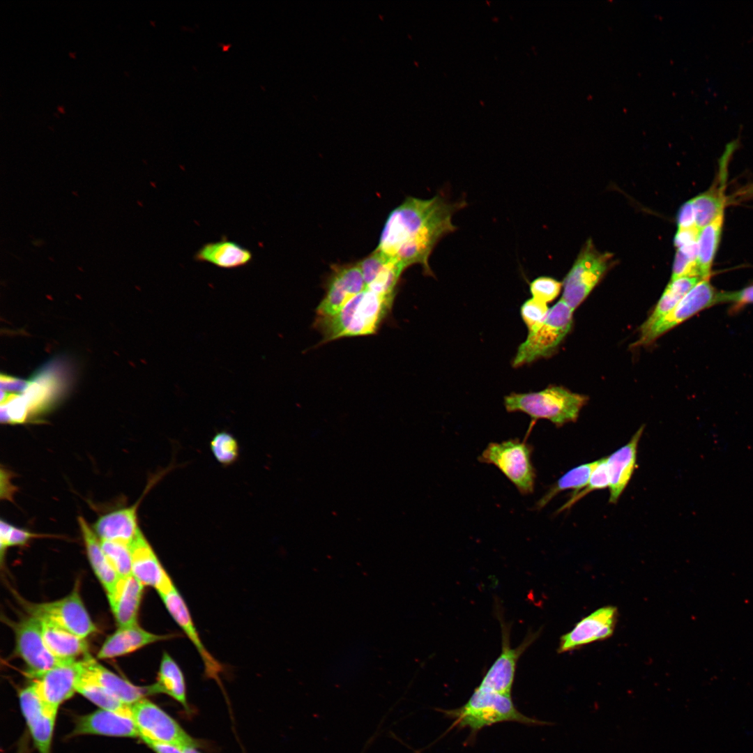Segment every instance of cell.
Wrapping results in <instances>:
<instances>
[{"instance_id": "2e32d148", "label": "cell", "mask_w": 753, "mask_h": 753, "mask_svg": "<svg viewBox=\"0 0 753 753\" xmlns=\"http://www.w3.org/2000/svg\"><path fill=\"white\" fill-rule=\"evenodd\" d=\"M130 549L132 575L142 585L155 588L158 593L168 591L174 586L140 529L130 544Z\"/></svg>"}, {"instance_id": "5bb4252c", "label": "cell", "mask_w": 753, "mask_h": 753, "mask_svg": "<svg viewBox=\"0 0 753 753\" xmlns=\"http://www.w3.org/2000/svg\"><path fill=\"white\" fill-rule=\"evenodd\" d=\"M33 684L46 706L57 712L59 706L77 692L82 676L80 660H70L32 676Z\"/></svg>"}, {"instance_id": "3957f363", "label": "cell", "mask_w": 753, "mask_h": 753, "mask_svg": "<svg viewBox=\"0 0 753 753\" xmlns=\"http://www.w3.org/2000/svg\"><path fill=\"white\" fill-rule=\"evenodd\" d=\"M587 397L563 386H549L538 392L512 393L504 397L506 411L522 412L533 420L547 419L561 426L577 420Z\"/></svg>"}, {"instance_id": "e0dca14e", "label": "cell", "mask_w": 753, "mask_h": 753, "mask_svg": "<svg viewBox=\"0 0 753 753\" xmlns=\"http://www.w3.org/2000/svg\"><path fill=\"white\" fill-rule=\"evenodd\" d=\"M616 618L617 609L611 606L595 611L581 619L570 632L561 637L558 652L572 651L608 638L614 632Z\"/></svg>"}, {"instance_id": "836d02e7", "label": "cell", "mask_w": 753, "mask_h": 753, "mask_svg": "<svg viewBox=\"0 0 753 753\" xmlns=\"http://www.w3.org/2000/svg\"><path fill=\"white\" fill-rule=\"evenodd\" d=\"M77 692L88 699L101 709L130 713V706L108 692L96 682L82 676L78 683Z\"/></svg>"}, {"instance_id": "f6af8a7d", "label": "cell", "mask_w": 753, "mask_h": 753, "mask_svg": "<svg viewBox=\"0 0 753 753\" xmlns=\"http://www.w3.org/2000/svg\"><path fill=\"white\" fill-rule=\"evenodd\" d=\"M677 222L678 229L689 228L695 225L694 211L692 200L685 203L680 208Z\"/></svg>"}, {"instance_id": "ee69618b", "label": "cell", "mask_w": 753, "mask_h": 753, "mask_svg": "<svg viewBox=\"0 0 753 753\" xmlns=\"http://www.w3.org/2000/svg\"><path fill=\"white\" fill-rule=\"evenodd\" d=\"M29 381L17 379L15 377L4 375H1V390L5 392L11 393H22L24 392L28 387Z\"/></svg>"}, {"instance_id": "cb8c5ba5", "label": "cell", "mask_w": 753, "mask_h": 753, "mask_svg": "<svg viewBox=\"0 0 753 753\" xmlns=\"http://www.w3.org/2000/svg\"><path fill=\"white\" fill-rule=\"evenodd\" d=\"M174 636L176 635L155 634L144 630L138 624L119 627L106 639L98 653V657L109 659L124 655L152 643L169 639Z\"/></svg>"}, {"instance_id": "8992f818", "label": "cell", "mask_w": 753, "mask_h": 753, "mask_svg": "<svg viewBox=\"0 0 753 753\" xmlns=\"http://www.w3.org/2000/svg\"><path fill=\"white\" fill-rule=\"evenodd\" d=\"M533 447L524 441L511 439L490 442L478 459L494 465L523 495L533 492L536 478L531 461Z\"/></svg>"}, {"instance_id": "7bdbcfd3", "label": "cell", "mask_w": 753, "mask_h": 753, "mask_svg": "<svg viewBox=\"0 0 753 753\" xmlns=\"http://www.w3.org/2000/svg\"><path fill=\"white\" fill-rule=\"evenodd\" d=\"M700 229L694 226L689 228L678 229L675 238L674 244L678 248L697 243Z\"/></svg>"}, {"instance_id": "4dcf8cb0", "label": "cell", "mask_w": 753, "mask_h": 753, "mask_svg": "<svg viewBox=\"0 0 753 753\" xmlns=\"http://www.w3.org/2000/svg\"><path fill=\"white\" fill-rule=\"evenodd\" d=\"M724 220V213L702 228L697 240V264L700 277L709 279L713 261L718 247Z\"/></svg>"}, {"instance_id": "60d3db41", "label": "cell", "mask_w": 753, "mask_h": 753, "mask_svg": "<svg viewBox=\"0 0 753 753\" xmlns=\"http://www.w3.org/2000/svg\"><path fill=\"white\" fill-rule=\"evenodd\" d=\"M529 287L532 298L547 303L557 297L561 283L552 277L542 276L534 279Z\"/></svg>"}, {"instance_id": "484cf974", "label": "cell", "mask_w": 753, "mask_h": 753, "mask_svg": "<svg viewBox=\"0 0 753 753\" xmlns=\"http://www.w3.org/2000/svg\"><path fill=\"white\" fill-rule=\"evenodd\" d=\"M194 259L221 268L234 269L248 265L253 259V254L237 242L222 236L217 241L202 245L195 252Z\"/></svg>"}, {"instance_id": "7a4b0ae2", "label": "cell", "mask_w": 753, "mask_h": 753, "mask_svg": "<svg viewBox=\"0 0 753 753\" xmlns=\"http://www.w3.org/2000/svg\"><path fill=\"white\" fill-rule=\"evenodd\" d=\"M395 296L365 288L335 314L317 317L314 328L322 335L324 343L345 337L372 335L390 312Z\"/></svg>"}, {"instance_id": "d6986e66", "label": "cell", "mask_w": 753, "mask_h": 753, "mask_svg": "<svg viewBox=\"0 0 753 753\" xmlns=\"http://www.w3.org/2000/svg\"><path fill=\"white\" fill-rule=\"evenodd\" d=\"M82 676L96 682L126 705L131 706L150 693L149 687H140L127 681L98 663L89 653L80 660Z\"/></svg>"}, {"instance_id": "52a82bcc", "label": "cell", "mask_w": 753, "mask_h": 753, "mask_svg": "<svg viewBox=\"0 0 753 753\" xmlns=\"http://www.w3.org/2000/svg\"><path fill=\"white\" fill-rule=\"evenodd\" d=\"M22 604L29 615L50 621L82 638L85 639L96 631L77 588L56 601L44 603L23 601Z\"/></svg>"}, {"instance_id": "74e56055", "label": "cell", "mask_w": 753, "mask_h": 753, "mask_svg": "<svg viewBox=\"0 0 753 753\" xmlns=\"http://www.w3.org/2000/svg\"><path fill=\"white\" fill-rule=\"evenodd\" d=\"M609 480L607 469L606 458H602L598 460V464L593 470L586 486L580 492L573 494L570 499L558 510V512H561L563 510L570 508L572 505L589 492L595 489L606 488L609 487Z\"/></svg>"}, {"instance_id": "9a60e30c", "label": "cell", "mask_w": 753, "mask_h": 753, "mask_svg": "<svg viewBox=\"0 0 753 753\" xmlns=\"http://www.w3.org/2000/svg\"><path fill=\"white\" fill-rule=\"evenodd\" d=\"M19 699L23 716L39 753H51L57 712L45 706L33 683L20 691Z\"/></svg>"}, {"instance_id": "f1b7e54d", "label": "cell", "mask_w": 753, "mask_h": 753, "mask_svg": "<svg viewBox=\"0 0 753 753\" xmlns=\"http://www.w3.org/2000/svg\"><path fill=\"white\" fill-rule=\"evenodd\" d=\"M151 692H163L188 709L186 686L183 672L175 660L166 652L161 659L158 680L150 687Z\"/></svg>"}, {"instance_id": "d590c367", "label": "cell", "mask_w": 753, "mask_h": 753, "mask_svg": "<svg viewBox=\"0 0 753 753\" xmlns=\"http://www.w3.org/2000/svg\"><path fill=\"white\" fill-rule=\"evenodd\" d=\"M210 448L213 457L223 466H230L238 459V443L236 439L227 432L216 433L210 442Z\"/></svg>"}, {"instance_id": "1f68e13d", "label": "cell", "mask_w": 753, "mask_h": 753, "mask_svg": "<svg viewBox=\"0 0 753 753\" xmlns=\"http://www.w3.org/2000/svg\"><path fill=\"white\" fill-rule=\"evenodd\" d=\"M723 185L724 183L719 188L713 186L707 192L692 199L695 225L700 230L724 213L727 200Z\"/></svg>"}, {"instance_id": "e575fe53", "label": "cell", "mask_w": 753, "mask_h": 753, "mask_svg": "<svg viewBox=\"0 0 753 753\" xmlns=\"http://www.w3.org/2000/svg\"><path fill=\"white\" fill-rule=\"evenodd\" d=\"M101 547L119 578L132 575V555L130 545L115 541L100 540Z\"/></svg>"}, {"instance_id": "8d00e7d4", "label": "cell", "mask_w": 753, "mask_h": 753, "mask_svg": "<svg viewBox=\"0 0 753 753\" xmlns=\"http://www.w3.org/2000/svg\"><path fill=\"white\" fill-rule=\"evenodd\" d=\"M697 256V243L678 248L676 253L671 280L682 277H694L701 279L698 268Z\"/></svg>"}, {"instance_id": "ba28073f", "label": "cell", "mask_w": 753, "mask_h": 753, "mask_svg": "<svg viewBox=\"0 0 753 753\" xmlns=\"http://www.w3.org/2000/svg\"><path fill=\"white\" fill-rule=\"evenodd\" d=\"M609 254L597 251L588 241L563 282V300L572 310L587 297L608 268Z\"/></svg>"}, {"instance_id": "6da1fadb", "label": "cell", "mask_w": 753, "mask_h": 753, "mask_svg": "<svg viewBox=\"0 0 753 753\" xmlns=\"http://www.w3.org/2000/svg\"><path fill=\"white\" fill-rule=\"evenodd\" d=\"M466 205L439 195L428 199L409 197L389 214L376 250L404 270L419 264L425 275L434 276L429 256L443 236L457 229L452 215Z\"/></svg>"}, {"instance_id": "d6a6232c", "label": "cell", "mask_w": 753, "mask_h": 753, "mask_svg": "<svg viewBox=\"0 0 753 753\" xmlns=\"http://www.w3.org/2000/svg\"><path fill=\"white\" fill-rule=\"evenodd\" d=\"M598 460L577 466L563 475L540 498L536 503V509L543 508L549 502L562 491L573 489L576 493L579 489L584 488L589 481L591 476L597 466Z\"/></svg>"}, {"instance_id": "c3c4849f", "label": "cell", "mask_w": 753, "mask_h": 753, "mask_svg": "<svg viewBox=\"0 0 753 753\" xmlns=\"http://www.w3.org/2000/svg\"><path fill=\"white\" fill-rule=\"evenodd\" d=\"M183 753H200L194 745H185L179 746Z\"/></svg>"}, {"instance_id": "ac0fdd59", "label": "cell", "mask_w": 753, "mask_h": 753, "mask_svg": "<svg viewBox=\"0 0 753 753\" xmlns=\"http://www.w3.org/2000/svg\"><path fill=\"white\" fill-rule=\"evenodd\" d=\"M86 734L136 737L139 732L132 713L100 709L79 717L71 736Z\"/></svg>"}, {"instance_id": "f35d334b", "label": "cell", "mask_w": 753, "mask_h": 753, "mask_svg": "<svg viewBox=\"0 0 753 753\" xmlns=\"http://www.w3.org/2000/svg\"><path fill=\"white\" fill-rule=\"evenodd\" d=\"M40 535L27 530L15 527L6 521L1 520L0 542L1 557L3 552L9 547L23 546L34 538Z\"/></svg>"}, {"instance_id": "30bf717a", "label": "cell", "mask_w": 753, "mask_h": 753, "mask_svg": "<svg viewBox=\"0 0 753 753\" xmlns=\"http://www.w3.org/2000/svg\"><path fill=\"white\" fill-rule=\"evenodd\" d=\"M720 303L721 292L715 290L708 279L701 280L666 316L649 330L640 333L634 345L648 344L700 311Z\"/></svg>"}, {"instance_id": "f546056e", "label": "cell", "mask_w": 753, "mask_h": 753, "mask_svg": "<svg viewBox=\"0 0 753 753\" xmlns=\"http://www.w3.org/2000/svg\"><path fill=\"white\" fill-rule=\"evenodd\" d=\"M701 279L682 277L671 280L651 314L641 326L640 333L649 330L666 316Z\"/></svg>"}, {"instance_id": "bcb514c9", "label": "cell", "mask_w": 753, "mask_h": 753, "mask_svg": "<svg viewBox=\"0 0 753 753\" xmlns=\"http://www.w3.org/2000/svg\"><path fill=\"white\" fill-rule=\"evenodd\" d=\"M156 753H183L178 745L155 741H144Z\"/></svg>"}, {"instance_id": "9c48e42d", "label": "cell", "mask_w": 753, "mask_h": 753, "mask_svg": "<svg viewBox=\"0 0 753 753\" xmlns=\"http://www.w3.org/2000/svg\"><path fill=\"white\" fill-rule=\"evenodd\" d=\"M130 710L139 736L144 741L196 745L175 720L149 699H140L130 706Z\"/></svg>"}, {"instance_id": "ab89813d", "label": "cell", "mask_w": 753, "mask_h": 753, "mask_svg": "<svg viewBox=\"0 0 753 753\" xmlns=\"http://www.w3.org/2000/svg\"><path fill=\"white\" fill-rule=\"evenodd\" d=\"M549 310L547 303L533 298L526 300L522 305L520 314L528 333L540 326L546 319Z\"/></svg>"}, {"instance_id": "d4e9b609", "label": "cell", "mask_w": 753, "mask_h": 753, "mask_svg": "<svg viewBox=\"0 0 753 753\" xmlns=\"http://www.w3.org/2000/svg\"><path fill=\"white\" fill-rule=\"evenodd\" d=\"M144 586L135 577L130 575L119 578L113 591L107 595L119 627L137 624Z\"/></svg>"}, {"instance_id": "5b68a950", "label": "cell", "mask_w": 753, "mask_h": 753, "mask_svg": "<svg viewBox=\"0 0 753 753\" xmlns=\"http://www.w3.org/2000/svg\"><path fill=\"white\" fill-rule=\"evenodd\" d=\"M573 311L561 299L550 308L545 321L519 346L512 367H520L552 355L572 327Z\"/></svg>"}, {"instance_id": "83f0119b", "label": "cell", "mask_w": 753, "mask_h": 753, "mask_svg": "<svg viewBox=\"0 0 753 753\" xmlns=\"http://www.w3.org/2000/svg\"><path fill=\"white\" fill-rule=\"evenodd\" d=\"M39 620L45 644L55 657L63 660H73L89 653L85 639L50 621Z\"/></svg>"}, {"instance_id": "7402d4cb", "label": "cell", "mask_w": 753, "mask_h": 753, "mask_svg": "<svg viewBox=\"0 0 753 753\" xmlns=\"http://www.w3.org/2000/svg\"><path fill=\"white\" fill-rule=\"evenodd\" d=\"M366 289L395 294L396 287L404 269L377 250L358 262Z\"/></svg>"}, {"instance_id": "4fadbf2b", "label": "cell", "mask_w": 753, "mask_h": 753, "mask_svg": "<svg viewBox=\"0 0 753 753\" xmlns=\"http://www.w3.org/2000/svg\"><path fill=\"white\" fill-rule=\"evenodd\" d=\"M326 284V294L317 308V317H331L353 296L365 289L358 262L333 265Z\"/></svg>"}, {"instance_id": "4316f807", "label": "cell", "mask_w": 753, "mask_h": 753, "mask_svg": "<svg viewBox=\"0 0 753 753\" xmlns=\"http://www.w3.org/2000/svg\"><path fill=\"white\" fill-rule=\"evenodd\" d=\"M78 523L91 566L109 595L113 591L119 577L105 554L100 540L93 528L82 517H78Z\"/></svg>"}, {"instance_id": "7dc6e473", "label": "cell", "mask_w": 753, "mask_h": 753, "mask_svg": "<svg viewBox=\"0 0 753 753\" xmlns=\"http://www.w3.org/2000/svg\"><path fill=\"white\" fill-rule=\"evenodd\" d=\"M752 197H753V183L751 184V185H747V186L741 188L738 191H737L734 195H733L731 196V197L729 200V201L731 202V203H732V202L736 203L738 201L746 200V199H750V198H752Z\"/></svg>"}, {"instance_id": "277c9868", "label": "cell", "mask_w": 753, "mask_h": 753, "mask_svg": "<svg viewBox=\"0 0 753 753\" xmlns=\"http://www.w3.org/2000/svg\"><path fill=\"white\" fill-rule=\"evenodd\" d=\"M454 719L452 727H468L472 731L501 722H517L526 724H542L515 708L510 696L479 685L468 701L459 708L444 710Z\"/></svg>"}, {"instance_id": "603a6c76", "label": "cell", "mask_w": 753, "mask_h": 753, "mask_svg": "<svg viewBox=\"0 0 753 753\" xmlns=\"http://www.w3.org/2000/svg\"><path fill=\"white\" fill-rule=\"evenodd\" d=\"M138 503L101 515L92 526L99 539L130 545L140 529L137 524Z\"/></svg>"}, {"instance_id": "8fae6325", "label": "cell", "mask_w": 753, "mask_h": 753, "mask_svg": "<svg viewBox=\"0 0 753 753\" xmlns=\"http://www.w3.org/2000/svg\"><path fill=\"white\" fill-rule=\"evenodd\" d=\"M11 625L15 636V652L31 676L70 661L57 658L48 649L38 618L29 615Z\"/></svg>"}, {"instance_id": "b9f144b4", "label": "cell", "mask_w": 753, "mask_h": 753, "mask_svg": "<svg viewBox=\"0 0 753 753\" xmlns=\"http://www.w3.org/2000/svg\"><path fill=\"white\" fill-rule=\"evenodd\" d=\"M733 302L735 308L740 307L748 303H753V286L739 291L722 292V302Z\"/></svg>"}, {"instance_id": "ffe728a7", "label": "cell", "mask_w": 753, "mask_h": 753, "mask_svg": "<svg viewBox=\"0 0 753 753\" xmlns=\"http://www.w3.org/2000/svg\"><path fill=\"white\" fill-rule=\"evenodd\" d=\"M167 611L195 645L205 667L206 675L218 679L222 671L221 664L207 651L193 624L188 607L182 596L174 586L168 591L159 593Z\"/></svg>"}, {"instance_id": "44dd1931", "label": "cell", "mask_w": 753, "mask_h": 753, "mask_svg": "<svg viewBox=\"0 0 753 753\" xmlns=\"http://www.w3.org/2000/svg\"><path fill=\"white\" fill-rule=\"evenodd\" d=\"M644 428V425L641 426L627 444L606 458L610 491L609 501L611 503L617 502L636 467L637 446Z\"/></svg>"}, {"instance_id": "7c38bea8", "label": "cell", "mask_w": 753, "mask_h": 753, "mask_svg": "<svg viewBox=\"0 0 753 753\" xmlns=\"http://www.w3.org/2000/svg\"><path fill=\"white\" fill-rule=\"evenodd\" d=\"M496 615L501 626L502 650L479 685L499 694L510 696L517 661L521 655L536 639L539 632H528L521 644L512 648L510 643V625L505 623L500 611H498Z\"/></svg>"}]
</instances>
